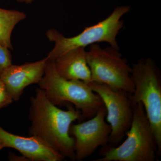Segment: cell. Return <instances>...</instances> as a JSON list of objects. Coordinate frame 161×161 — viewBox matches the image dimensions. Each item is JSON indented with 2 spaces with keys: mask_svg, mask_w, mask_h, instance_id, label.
Here are the masks:
<instances>
[{
  "mask_svg": "<svg viewBox=\"0 0 161 161\" xmlns=\"http://www.w3.org/2000/svg\"><path fill=\"white\" fill-rule=\"evenodd\" d=\"M88 84L105 107L107 121L112 129L108 143L109 146L116 147L125 137L132 123L133 108L130 94L103 84L92 81Z\"/></svg>",
  "mask_w": 161,
  "mask_h": 161,
  "instance_id": "52a82bcc",
  "label": "cell"
},
{
  "mask_svg": "<svg viewBox=\"0 0 161 161\" xmlns=\"http://www.w3.org/2000/svg\"><path fill=\"white\" fill-rule=\"evenodd\" d=\"M9 158L10 161H29L28 159L23 155L19 156L15 155V154H13V153H10V154H9Z\"/></svg>",
  "mask_w": 161,
  "mask_h": 161,
  "instance_id": "9a60e30c",
  "label": "cell"
},
{
  "mask_svg": "<svg viewBox=\"0 0 161 161\" xmlns=\"http://www.w3.org/2000/svg\"><path fill=\"white\" fill-rule=\"evenodd\" d=\"M53 61L56 71L62 78L67 80H82L87 84L92 82L85 47L71 50Z\"/></svg>",
  "mask_w": 161,
  "mask_h": 161,
  "instance_id": "8fae6325",
  "label": "cell"
},
{
  "mask_svg": "<svg viewBox=\"0 0 161 161\" xmlns=\"http://www.w3.org/2000/svg\"><path fill=\"white\" fill-rule=\"evenodd\" d=\"M18 2L21 3H25L26 4H29L33 2L34 0H17Z\"/></svg>",
  "mask_w": 161,
  "mask_h": 161,
  "instance_id": "2e32d148",
  "label": "cell"
},
{
  "mask_svg": "<svg viewBox=\"0 0 161 161\" xmlns=\"http://www.w3.org/2000/svg\"><path fill=\"white\" fill-rule=\"evenodd\" d=\"M119 50L111 46L103 48L98 43L90 45L87 60L92 81L132 94L134 90L132 67Z\"/></svg>",
  "mask_w": 161,
  "mask_h": 161,
  "instance_id": "8992f818",
  "label": "cell"
},
{
  "mask_svg": "<svg viewBox=\"0 0 161 161\" xmlns=\"http://www.w3.org/2000/svg\"><path fill=\"white\" fill-rule=\"evenodd\" d=\"M4 148H5V147H4V145H3V143L2 142L0 141V150H2V149Z\"/></svg>",
  "mask_w": 161,
  "mask_h": 161,
  "instance_id": "e0dca14e",
  "label": "cell"
},
{
  "mask_svg": "<svg viewBox=\"0 0 161 161\" xmlns=\"http://www.w3.org/2000/svg\"><path fill=\"white\" fill-rule=\"evenodd\" d=\"M30 102V135L41 140L64 158L75 160V139L69 134V128L73 122L82 117L81 112L69 103L66 104L67 110L59 108L40 87Z\"/></svg>",
  "mask_w": 161,
  "mask_h": 161,
  "instance_id": "6da1fadb",
  "label": "cell"
},
{
  "mask_svg": "<svg viewBox=\"0 0 161 161\" xmlns=\"http://www.w3.org/2000/svg\"><path fill=\"white\" fill-rule=\"evenodd\" d=\"M0 141L4 147L18 150L29 161H61L65 158L45 142L34 136H20L0 126Z\"/></svg>",
  "mask_w": 161,
  "mask_h": 161,
  "instance_id": "30bf717a",
  "label": "cell"
},
{
  "mask_svg": "<svg viewBox=\"0 0 161 161\" xmlns=\"http://www.w3.org/2000/svg\"><path fill=\"white\" fill-rule=\"evenodd\" d=\"M130 10L129 6L116 7L106 19L86 27L79 34L72 37H66L56 29L48 30L47 37L55 43V46L47 58L54 60L71 50L100 42H106L112 47L119 50L116 36L124 26L123 21L121 19Z\"/></svg>",
  "mask_w": 161,
  "mask_h": 161,
  "instance_id": "5b68a950",
  "label": "cell"
},
{
  "mask_svg": "<svg viewBox=\"0 0 161 161\" xmlns=\"http://www.w3.org/2000/svg\"><path fill=\"white\" fill-rule=\"evenodd\" d=\"M133 115L127 138L117 147L108 144L95 161H154L158 156L154 133L142 103L132 104Z\"/></svg>",
  "mask_w": 161,
  "mask_h": 161,
  "instance_id": "7a4b0ae2",
  "label": "cell"
},
{
  "mask_svg": "<svg viewBox=\"0 0 161 161\" xmlns=\"http://www.w3.org/2000/svg\"><path fill=\"white\" fill-rule=\"evenodd\" d=\"M13 101L5 84L0 79V109L8 106Z\"/></svg>",
  "mask_w": 161,
  "mask_h": 161,
  "instance_id": "5bb4252c",
  "label": "cell"
},
{
  "mask_svg": "<svg viewBox=\"0 0 161 161\" xmlns=\"http://www.w3.org/2000/svg\"><path fill=\"white\" fill-rule=\"evenodd\" d=\"M9 49L0 44V76L6 69L12 64L11 55Z\"/></svg>",
  "mask_w": 161,
  "mask_h": 161,
  "instance_id": "4fadbf2b",
  "label": "cell"
},
{
  "mask_svg": "<svg viewBox=\"0 0 161 161\" xmlns=\"http://www.w3.org/2000/svg\"><path fill=\"white\" fill-rule=\"evenodd\" d=\"M26 15L17 10L0 8V44L13 49L11 36L14 28L20 21L25 19Z\"/></svg>",
  "mask_w": 161,
  "mask_h": 161,
  "instance_id": "7c38bea8",
  "label": "cell"
},
{
  "mask_svg": "<svg viewBox=\"0 0 161 161\" xmlns=\"http://www.w3.org/2000/svg\"><path fill=\"white\" fill-rule=\"evenodd\" d=\"M47 61L46 58L22 65L12 64L3 71L0 79L13 100H19L24 90L28 86L39 83L44 75Z\"/></svg>",
  "mask_w": 161,
  "mask_h": 161,
  "instance_id": "9c48e42d",
  "label": "cell"
},
{
  "mask_svg": "<svg viewBox=\"0 0 161 161\" xmlns=\"http://www.w3.org/2000/svg\"><path fill=\"white\" fill-rule=\"evenodd\" d=\"M38 85L52 103L56 106L73 104L85 118L95 116L103 105L99 95L88 84L82 80H67L58 75L53 60H48L44 75Z\"/></svg>",
  "mask_w": 161,
  "mask_h": 161,
  "instance_id": "3957f363",
  "label": "cell"
},
{
  "mask_svg": "<svg viewBox=\"0 0 161 161\" xmlns=\"http://www.w3.org/2000/svg\"><path fill=\"white\" fill-rule=\"evenodd\" d=\"M106 109L103 105L89 120L71 125L69 132L75 139V160L85 159L98 147L108 143L112 129L106 122Z\"/></svg>",
  "mask_w": 161,
  "mask_h": 161,
  "instance_id": "ba28073f",
  "label": "cell"
},
{
  "mask_svg": "<svg viewBox=\"0 0 161 161\" xmlns=\"http://www.w3.org/2000/svg\"><path fill=\"white\" fill-rule=\"evenodd\" d=\"M134 92L130 94L132 104L142 103L161 154V79L158 68L152 59H141L132 67Z\"/></svg>",
  "mask_w": 161,
  "mask_h": 161,
  "instance_id": "277c9868",
  "label": "cell"
}]
</instances>
